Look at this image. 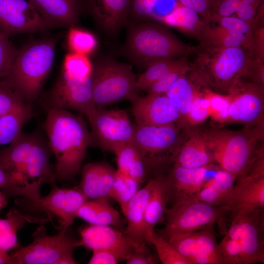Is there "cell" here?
<instances>
[{"instance_id":"3957f363","label":"cell","mask_w":264,"mask_h":264,"mask_svg":"<svg viewBox=\"0 0 264 264\" xmlns=\"http://www.w3.org/2000/svg\"><path fill=\"white\" fill-rule=\"evenodd\" d=\"M219 167L236 179L249 171L264 155L258 143L264 139V127H244L239 131L221 128L198 130Z\"/></svg>"},{"instance_id":"7402d4cb","label":"cell","mask_w":264,"mask_h":264,"mask_svg":"<svg viewBox=\"0 0 264 264\" xmlns=\"http://www.w3.org/2000/svg\"><path fill=\"white\" fill-rule=\"evenodd\" d=\"M47 21L56 27L76 26L84 12L83 0H27Z\"/></svg>"},{"instance_id":"f5cc1de1","label":"cell","mask_w":264,"mask_h":264,"mask_svg":"<svg viewBox=\"0 0 264 264\" xmlns=\"http://www.w3.org/2000/svg\"><path fill=\"white\" fill-rule=\"evenodd\" d=\"M248 78L252 82L264 86V61L253 59Z\"/></svg>"},{"instance_id":"9a60e30c","label":"cell","mask_w":264,"mask_h":264,"mask_svg":"<svg viewBox=\"0 0 264 264\" xmlns=\"http://www.w3.org/2000/svg\"><path fill=\"white\" fill-rule=\"evenodd\" d=\"M227 92L230 106L225 125L239 123L244 127H264V86L240 79Z\"/></svg>"},{"instance_id":"4316f807","label":"cell","mask_w":264,"mask_h":264,"mask_svg":"<svg viewBox=\"0 0 264 264\" xmlns=\"http://www.w3.org/2000/svg\"><path fill=\"white\" fill-rule=\"evenodd\" d=\"M181 76L170 88L165 94L175 103L181 115L179 128L186 127V118L197 93L200 90L201 84L191 72Z\"/></svg>"},{"instance_id":"4fadbf2b","label":"cell","mask_w":264,"mask_h":264,"mask_svg":"<svg viewBox=\"0 0 264 264\" xmlns=\"http://www.w3.org/2000/svg\"><path fill=\"white\" fill-rule=\"evenodd\" d=\"M262 209H242L234 213L225 237L241 249L246 264L264 263V215Z\"/></svg>"},{"instance_id":"ee69618b","label":"cell","mask_w":264,"mask_h":264,"mask_svg":"<svg viewBox=\"0 0 264 264\" xmlns=\"http://www.w3.org/2000/svg\"><path fill=\"white\" fill-rule=\"evenodd\" d=\"M159 0H132L127 23L152 20L154 9Z\"/></svg>"},{"instance_id":"277c9868","label":"cell","mask_w":264,"mask_h":264,"mask_svg":"<svg viewBox=\"0 0 264 264\" xmlns=\"http://www.w3.org/2000/svg\"><path fill=\"white\" fill-rule=\"evenodd\" d=\"M52 153L48 141L37 132H22L9 146L0 150V166L23 185L39 180L51 185L57 180Z\"/></svg>"},{"instance_id":"30bf717a","label":"cell","mask_w":264,"mask_h":264,"mask_svg":"<svg viewBox=\"0 0 264 264\" xmlns=\"http://www.w3.org/2000/svg\"><path fill=\"white\" fill-rule=\"evenodd\" d=\"M132 141L147 171L174 162L183 141L180 129L176 125L151 126L136 124Z\"/></svg>"},{"instance_id":"9f6ffc18","label":"cell","mask_w":264,"mask_h":264,"mask_svg":"<svg viewBox=\"0 0 264 264\" xmlns=\"http://www.w3.org/2000/svg\"><path fill=\"white\" fill-rule=\"evenodd\" d=\"M262 2H264V0H260Z\"/></svg>"},{"instance_id":"8d00e7d4","label":"cell","mask_w":264,"mask_h":264,"mask_svg":"<svg viewBox=\"0 0 264 264\" xmlns=\"http://www.w3.org/2000/svg\"><path fill=\"white\" fill-rule=\"evenodd\" d=\"M67 44L71 52L88 56L96 50L98 41L90 32L74 26L69 27Z\"/></svg>"},{"instance_id":"bcb514c9","label":"cell","mask_w":264,"mask_h":264,"mask_svg":"<svg viewBox=\"0 0 264 264\" xmlns=\"http://www.w3.org/2000/svg\"><path fill=\"white\" fill-rule=\"evenodd\" d=\"M97 208L94 224L118 226L121 218L118 212L111 206L108 201L96 200Z\"/></svg>"},{"instance_id":"f1b7e54d","label":"cell","mask_w":264,"mask_h":264,"mask_svg":"<svg viewBox=\"0 0 264 264\" xmlns=\"http://www.w3.org/2000/svg\"><path fill=\"white\" fill-rule=\"evenodd\" d=\"M49 220L24 214L15 208L11 209L5 219H0V249L7 252L16 247L18 244V232L26 223H42Z\"/></svg>"},{"instance_id":"ac0fdd59","label":"cell","mask_w":264,"mask_h":264,"mask_svg":"<svg viewBox=\"0 0 264 264\" xmlns=\"http://www.w3.org/2000/svg\"><path fill=\"white\" fill-rule=\"evenodd\" d=\"M132 111L136 124L165 126L180 122V111L175 103L165 94L138 96L133 102Z\"/></svg>"},{"instance_id":"7bdbcfd3","label":"cell","mask_w":264,"mask_h":264,"mask_svg":"<svg viewBox=\"0 0 264 264\" xmlns=\"http://www.w3.org/2000/svg\"><path fill=\"white\" fill-rule=\"evenodd\" d=\"M129 245L104 250L92 251L89 264H116L125 260L133 248Z\"/></svg>"},{"instance_id":"9c48e42d","label":"cell","mask_w":264,"mask_h":264,"mask_svg":"<svg viewBox=\"0 0 264 264\" xmlns=\"http://www.w3.org/2000/svg\"><path fill=\"white\" fill-rule=\"evenodd\" d=\"M68 229H61L57 234L50 236L45 228L40 225L33 233L30 243L10 255L12 264H77L73 252L82 246V242L69 233Z\"/></svg>"},{"instance_id":"6da1fadb","label":"cell","mask_w":264,"mask_h":264,"mask_svg":"<svg viewBox=\"0 0 264 264\" xmlns=\"http://www.w3.org/2000/svg\"><path fill=\"white\" fill-rule=\"evenodd\" d=\"M47 112L44 129L55 157L56 178L69 179L81 169L89 145V132L83 118L67 110L55 109Z\"/></svg>"},{"instance_id":"5b68a950","label":"cell","mask_w":264,"mask_h":264,"mask_svg":"<svg viewBox=\"0 0 264 264\" xmlns=\"http://www.w3.org/2000/svg\"><path fill=\"white\" fill-rule=\"evenodd\" d=\"M57 37L33 41L18 50L8 78L28 104L38 98L50 73Z\"/></svg>"},{"instance_id":"ba28073f","label":"cell","mask_w":264,"mask_h":264,"mask_svg":"<svg viewBox=\"0 0 264 264\" xmlns=\"http://www.w3.org/2000/svg\"><path fill=\"white\" fill-rule=\"evenodd\" d=\"M92 71L62 66L56 81L43 97L47 111L71 109L89 118L96 109L92 96Z\"/></svg>"},{"instance_id":"e575fe53","label":"cell","mask_w":264,"mask_h":264,"mask_svg":"<svg viewBox=\"0 0 264 264\" xmlns=\"http://www.w3.org/2000/svg\"><path fill=\"white\" fill-rule=\"evenodd\" d=\"M141 185L132 176L117 170L110 198L118 203L124 213L128 203L139 190Z\"/></svg>"},{"instance_id":"7a4b0ae2","label":"cell","mask_w":264,"mask_h":264,"mask_svg":"<svg viewBox=\"0 0 264 264\" xmlns=\"http://www.w3.org/2000/svg\"><path fill=\"white\" fill-rule=\"evenodd\" d=\"M123 54L132 64L146 68L165 58H187L197 47L187 44L161 22L151 20L127 23Z\"/></svg>"},{"instance_id":"74e56055","label":"cell","mask_w":264,"mask_h":264,"mask_svg":"<svg viewBox=\"0 0 264 264\" xmlns=\"http://www.w3.org/2000/svg\"><path fill=\"white\" fill-rule=\"evenodd\" d=\"M203 92L209 104V117L221 125H225L228 117L230 102L227 95H221L206 88Z\"/></svg>"},{"instance_id":"d4e9b609","label":"cell","mask_w":264,"mask_h":264,"mask_svg":"<svg viewBox=\"0 0 264 264\" xmlns=\"http://www.w3.org/2000/svg\"><path fill=\"white\" fill-rule=\"evenodd\" d=\"M80 234L82 246L92 251L112 249L131 244L124 233L110 226L90 224L81 228Z\"/></svg>"},{"instance_id":"7dc6e473","label":"cell","mask_w":264,"mask_h":264,"mask_svg":"<svg viewBox=\"0 0 264 264\" xmlns=\"http://www.w3.org/2000/svg\"><path fill=\"white\" fill-rule=\"evenodd\" d=\"M240 0H215L210 9V19L233 15L238 8Z\"/></svg>"},{"instance_id":"1f68e13d","label":"cell","mask_w":264,"mask_h":264,"mask_svg":"<svg viewBox=\"0 0 264 264\" xmlns=\"http://www.w3.org/2000/svg\"><path fill=\"white\" fill-rule=\"evenodd\" d=\"M31 105H25L0 116V145L11 143L33 116Z\"/></svg>"},{"instance_id":"603a6c76","label":"cell","mask_w":264,"mask_h":264,"mask_svg":"<svg viewBox=\"0 0 264 264\" xmlns=\"http://www.w3.org/2000/svg\"><path fill=\"white\" fill-rule=\"evenodd\" d=\"M187 131L188 136L183 141L174 160V165L198 168L215 164L212 154L199 131L190 129Z\"/></svg>"},{"instance_id":"44dd1931","label":"cell","mask_w":264,"mask_h":264,"mask_svg":"<svg viewBox=\"0 0 264 264\" xmlns=\"http://www.w3.org/2000/svg\"><path fill=\"white\" fill-rule=\"evenodd\" d=\"M153 184L151 179L145 186L140 189L128 203L123 213L127 220L124 234L133 248L146 247L148 228L146 221L147 205Z\"/></svg>"},{"instance_id":"8fae6325","label":"cell","mask_w":264,"mask_h":264,"mask_svg":"<svg viewBox=\"0 0 264 264\" xmlns=\"http://www.w3.org/2000/svg\"><path fill=\"white\" fill-rule=\"evenodd\" d=\"M88 120L91 126L89 145L113 152L132 141L134 126L124 110L96 108Z\"/></svg>"},{"instance_id":"f6af8a7d","label":"cell","mask_w":264,"mask_h":264,"mask_svg":"<svg viewBox=\"0 0 264 264\" xmlns=\"http://www.w3.org/2000/svg\"><path fill=\"white\" fill-rule=\"evenodd\" d=\"M209 22L216 23L227 31L238 34L250 35L254 30L253 25L234 15L212 18Z\"/></svg>"},{"instance_id":"816d5d0a","label":"cell","mask_w":264,"mask_h":264,"mask_svg":"<svg viewBox=\"0 0 264 264\" xmlns=\"http://www.w3.org/2000/svg\"><path fill=\"white\" fill-rule=\"evenodd\" d=\"M250 53L253 58L264 61V26L253 30Z\"/></svg>"},{"instance_id":"5bb4252c","label":"cell","mask_w":264,"mask_h":264,"mask_svg":"<svg viewBox=\"0 0 264 264\" xmlns=\"http://www.w3.org/2000/svg\"><path fill=\"white\" fill-rule=\"evenodd\" d=\"M229 211L192 197L176 201L165 215L166 230L182 233L195 232L222 220Z\"/></svg>"},{"instance_id":"d590c367","label":"cell","mask_w":264,"mask_h":264,"mask_svg":"<svg viewBox=\"0 0 264 264\" xmlns=\"http://www.w3.org/2000/svg\"><path fill=\"white\" fill-rule=\"evenodd\" d=\"M146 241L155 248L159 259L163 264H190L163 237L157 235L154 228L148 229Z\"/></svg>"},{"instance_id":"484cf974","label":"cell","mask_w":264,"mask_h":264,"mask_svg":"<svg viewBox=\"0 0 264 264\" xmlns=\"http://www.w3.org/2000/svg\"><path fill=\"white\" fill-rule=\"evenodd\" d=\"M236 180L232 174L220 168L207 185L191 197L214 206L226 208Z\"/></svg>"},{"instance_id":"83f0119b","label":"cell","mask_w":264,"mask_h":264,"mask_svg":"<svg viewBox=\"0 0 264 264\" xmlns=\"http://www.w3.org/2000/svg\"><path fill=\"white\" fill-rule=\"evenodd\" d=\"M163 24L174 27L198 41L207 23L195 11L178 2L173 9L161 17H155Z\"/></svg>"},{"instance_id":"52a82bcc","label":"cell","mask_w":264,"mask_h":264,"mask_svg":"<svg viewBox=\"0 0 264 264\" xmlns=\"http://www.w3.org/2000/svg\"><path fill=\"white\" fill-rule=\"evenodd\" d=\"M132 65L104 57L93 64L92 91L94 106L103 108L123 100L133 102L138 96Z\"/></svg>"},{"instance_id":"ab89813d","label":"cell","mask_w":264,"mask_h":264,"mask_svg":"<svg viewBox=\"0 0 264 264\" xmlns=\"http://www.w3.org/2000/svg\"><path fill=\"white\" fill-rule=\"evenodd\" d=\"M192 68V64L186 59L151 85L146 90L147 94H165L181 76L188 73Z\"/></svg>"},{"instance_id":"11a10c76","label":"cell","mask_w":264,"mask_h":264,"mask_svg":"<svg viewBox=\"0 0 264 264\" xmlns=\"http://www.w3.org/2000/svg\"><path fill=\"white\" fill-rule=\"evenodd\" d=\"M5 196L0 192V210L5 204Z\"/></svg>"},{"instance_id":"4dcf8cb0","label":"cell","mask_w":264,"mask_h":264,"mask_svg":"<svg viewBox=\"0 0 264 264\" xmlns=\"http://www.w3.org/2000/svg\"><path fill=\"white\" fill-rule=\"evenodd\" d=\"M113 153L116 155L117 170L129 175L142 184L147 171L139 152L132 142L119 146Z\"/></svg>"},{"instance_id":"c3c4849f","label":"cell","mask_w":264,"mask_h":264,"mask_svg":"<svg viewBox=\"0 0 264 264\" xmlns=\"http://www.w3.org/2000/svg\"><path fill=\"white\" fill-rule=\"evenodd\" d=\"M261 3L260 0H240L236 16L253 26V21Z\"/></svg>"},{"instance_id":"8992f818","label":"cell","mask_w":264,"mask_h":264,"mask_svg":"<svg viewBox=\"0 0 264 264\" xmlns=\"http://www.w3.org/2000/svg\"><path fill=\"white\" fill-rule=\"evenodd\" d=\"M195 53L192 71L203 87L227 92L237 80L248 78L253 58L245 48L230 47L206 52L197 47Z\"/></svg>"},{"instance_id":"836d02e7","label":"cell","mask_w":264,"mask_h":264,"mask_svg":"<svg viewBox=\"0 0 264 264\" xmlns=\"http://www.w3.org/2000/svg\"><path fill=\"white\" fill-rule=\"evenodd\" d=\"M187 58H165L150 64L145 70L136 78V86L138 91L146 90L151 85L169 71L182 64Z\"/></svg>"},{"instance_id":"ffe728a7","label":"cell","mask_w":264,"mask_h":264,"mask_svg":"<svg viewBox=\"0 0 264 264\" xmlns=\"http://www.w3.org/2000/svg\"><path fill=\"white\" fill-rule=\"evenodd\" d=\"M220 168L215 164L198 168L174 165L167 178L170 194L174 193L176 201L194 196L207 185Z\"/></svg>"},{"instance_id":"d6986e66","label":"cell","mask_w":264,"mask_h":264,"mask_svg":"<svg viewBox=\"0 0 264 264\" xmlns=\"http://www.w3.org/2000/svg\"><path fill=\"white\" fill-rule=\"evenodd\" d=\"M132 0H83L84 11L105 34L112 35L126 25Z\"/></svg>"},{"instance_id":"f546056e","label":"cell","mask_w":264,"mask_h":264,"mask_svg":"<svg viewBox=\"0 0 264 264\" xmlns=\"http://www.w3.org/2000/svg\"><path fill=\"white\" fill-rule=\"evenodd\" d=\"M170 192L167 178H153V184L147 205L146 221L148 229L154 228L163 219Z\"/></svg>"},{"instance_id":"cb8c5ba5","label":"cell","mask_w":264,"mask_h":264,"mask_svg":"<svg viewBox=\"0 0 264 264\" xmlns=\"http://www.w3.org/2000/svg\"><path fill=\"white\" fill-rule=\"evenodd\" d=\"M198 42L199 44L197 48L206 52L230 47H241L250 53L252 34L232 33L217 25L211 26L207 22L202 30Z\"/></svg>"},{"instance_id":"e0dca14e","label":"cell","mask_w":264,"mask_h":264,"mask_svg":"<svg viewBox=\"0 0 264 264\" xmlns=\"http://www.w3.org/2000/svg\"><path fill=\"white\" fill-rule=\"evenodd\" d=\"M226 208L235 213L264 207V159L260 156L244 175L237 178Z\"/></svg>"},{"instance_id":"d6a6232c","label":"cell","mask_w":264,"mask_h":264,"mask_svg":"<svg viewBox=\"0 0 264 264\" xmlns=\"http://www.w3.org/2000/svg\"><path fill=\"white\" fill-rule=\"evenodd\" d=\"M109 166L104 163H89L83 167L78 187L88 200L99 199L100 189Z\"/></svg>"},{"instance_id":"b9f144b4","label":"cell","mask_w":264,"mask_h":264,"mask_svg":"<svg viewBox=\"0 0 264 264\" xmlns=\"http://www.w3.org/2000/svg\"><path fill=\"white\" fill-rule=\"evenodd\" d=\"M209 117L208 100L204 94L203 90H199L196 95L187 116L186 127L201 124Z\"/></svg>"},{"instance_id":"f907efd6","label":"cell","mask_w":264,"mask_h":264,"mask_svg":"<svg viewBox=\"0 0 264 264\" xmlns=\"http://www.w3.org/2000/svg\"><path fill=\"white\" fill-rule=\"evenodd\" d=\"M125 261L128 264H153L156 263L155 259L147 246L141 249L133 248L127 256Z\"/></svg>"},{"instance_id":"2e32d148","label":"cell","mask_w":264,"mask_h":264,"mask_svg":"<svg viewBox=\"0 0 264 264\" xmlns=\"http://www.w3.org/2000/svg\"><path fill=\"white\" fill-rule=\"evenodd\" d=\"M57 27L27 0H0V32L9 37Z\"/></svg>"},{"instance_id":"f35d334b","label":"cell","mask_w":264,"mask_h":264,"mask_svg":"<svg viewBox=\"0 0 264 264\" xmlns=\"http://www.w3.org/2000/svg\"><path fill=\"white\" fill-rule=\"evenodd\" d=\"M8 77L0 81V116L27 104Z\"/></svg>"},{"instance_id":"7c38bea8","label":"cell","mask_w":264,"mask_h":264,"mask_svg":"<svg viewBox=\"0 0 264 264\" xmlns=\"http://www.w3.org/2000/svg\"><path fill=\"white\" fill-rule=\"evenodd\" d=\"M50 186L51 191L46 196L36 199L22 198L17 200V203L31 211L46 213L49 220L56 217L60 229H68L80 208L88 199L78 186L66 189L60 188L56 183Z\"/></svg>"},{"instance_id":"681fc988","label":"cell","mask_w":264,"mask_h":264,"mask_svg":"<svg viewBox=\"0 0 264 264\" xmlns=\"http://www.w3.org/2000/svg\"><path fill=\"white\" fill-rule=\"evenodd\" d=\"M215 0H178L182 5L196 11L206 22L210 19V9Z\"/></svg>"},{"instance_id":"60d3db41","label":"cell","mask_w":264,"mask_h":264,"mask_svg":"<svg viewBox=\"0 0 264 264\" xmlns=\"http://www.w3.org/2000/svg\"><path fill=\"white\" fill-rule=\"evenodd\" d=\"M9 37L0 32V81L9 76L19 50Z\"/></svg>"},{"instance_id":"db71d44e","label":"cell","mask_w":264,"mask_h":264,"mask_svg":"<svg viewBox=\"0 0 264 264\" xmlns=\"http://www.w3.org/2000/svg\"><path fill=\"white\" fill-rule=\"evenodd\" d=\"M0 264H13L10 255L2 249H0Z\"/></svg>"}]
</instances>
